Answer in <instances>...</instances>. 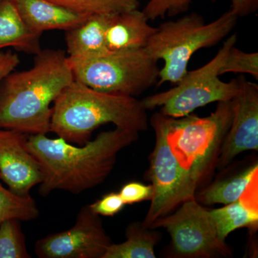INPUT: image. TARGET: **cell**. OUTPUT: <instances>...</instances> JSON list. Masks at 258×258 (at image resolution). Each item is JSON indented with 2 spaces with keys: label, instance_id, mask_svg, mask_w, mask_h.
Returning a JSON list of instances; mask_svg holds the SVG:
<instances>
[{
  "label": "cell",
  "instance_id": "obj_1",
  "mask_svg": "<svg viewBox=\"0 0 258 258\" xmlns=\"http://www.w3.org/2000/svg\"><path fill=\"white\" fill-rule=\"evenodd\" d=\"M139 134L115 127L81 146L46 134L28 136L27 148L38 161L43 175L39 193L45 197L64 190L79 195L102 184L113 171L118 154L137 142Z\"/></svg>",
  "mask_w": 258,
  "mask_h": 258
},
{
  "label": "cell",
  "instance_id": "obj_2",
  "mask_svg": "<svg viewBox=\"0 0 258 258\" xmlns=\"http://www.w3.org/2000/svg\"><path fill=\"white\" fill-rule=\"evenodd\" d=\"M74 81L68 56L45 49L35 55L30 69L10 73L0 84V128L22 133L50 132L54 103Z\"/></svg>",
  "mask_w": 258,
  "mask_h": 258
},
{
  "label": "cell",
  "instance_id": "obj_3",
  "mask_svg": "<svg viewBox=\"0 0 258 258\" xmlns=\"http://www.w3.org/2000/svg\"><path fill=\"white\" fill-rule=\"evenodd\" d=\"M146 132L147 110L136 97L97 91L75 81L64 88L52 106L50 132L69 143L84 145L102 125Z\"/></svg>",
  "mask_w": 258,
  "mask_h": 258
},
{
  "label": "cell",
  "instance_id": "obj_4",
  "mask_svg": "<svg viewBox=\"0 0 258 258\" xmlns=\"http://www.w3.org/2000/svg\"><path fill=\"white\" fill-rule=\"evenodd\" d=\"M238 17L230 10L210 23L197 13L161 23L149 39L145 49L164 66L157 86L176 85L189 72L192 56L202 49L210 48L227 38L235 29Z\"/></svg>",
  "mask_w": 258,
  "mask_h": 258
},
{
  "label": "cell",
  "instance_id": "obj_5",
  "mask_svg": "<svg viewBox=\"0 0 258 258\" xmlns=\"http://www.w3.org/2000/svg\"><path fill=\"white\" fill-rule=\"evenodd\" d=\"M232 115V101L218 102L215 111L205 117L162 114L171 152L198 189L208 182L217 168Z\"/></svg>",
  "mask_w": 258,
  "mask_h": 258
},
{
  "label": "cell",
  "instance_id": "obj_6",
  "mask_svg": "<svg viewBox=\"0 0 258 258\" xmlns=\"http://www.w3.org/2000/svg\"><path fill=\"white\" fill-rule=\"evenodd\" d=\"M237 41V34L229 35L216 55L208 63L189 71L170 89L144 98L142 102L146 109L159 108L161 114L180 118L215 102L232 101L240 88L238 78L229 82L222 81L220 70Z\"/></svg>",
  "mask_w": 258,
  "mask_h": 258
},
{
  "label": "cell",
  "instance_id": "obj_7",
  "mask_svg": "<svg viewBox=\"0 0 258 258\" xmlns=\"http://www.w3.org/2000/svg\"><path fill=\"white\" fill-rule=\"evenodd\" d=\"M69 61L75 81L102 92L137 97L159 81L158 61L145 48Z\"/></svg>",
  "mask_w": 258,
  "mask_h": 258
},
{
  "label": "cell",
  "instance_id": "obj_8",
  "mask_svg": "<svg viewBox=\"0 0 258 258\" xmlns=\"http://www.w3.org/2000/svg\"><path fill=\"white\" fill-rule=\"evenodd\" d=\"M149 124L154 129L156 141L148 173L152 183V195L149 210L142 222L147 228H150L158 219L174 212L184 202L195 198L198 189L171 152L160 112L153 114Z\"/></svg>",
  "mask_w": 258,
  "mask_h": 258
},
{
  "label": "cell",
  "instance_id": "obj_9",
  "mask_svg": "<svg viewBox=\"0 0 258 258\" xmlns=\"http://www.w3.org/2000/svg\"><path fill=\"white\" fill-rule=\"evenodd\" d=\"M163 227L169 232L171 246L179 257L212 258L232 254L227 242L219 238L210 210L191 199L176 211L161 217L150 228Z\"/></svg>",
  "mask_w": 258,
  "mask_h": 258
},
{
  "label": "cell",
  "instance_id": "obj_10",
  "mask_svg": "<svg viewBox=\"0 0 258 258\" xmlns=\"http://www.w3.org/2000/svg\"><path fill=\"white\" fill-rule=\"evenodd\" d=\"M112 243L101 217L86 205L71 228L37 240L35 252L40 258H103Z\"/></svg>",
  "mask_w": 258,
  "mask_h": 258
},
{
  "label": "cell",
  "instance_id": "obj_11",
  "mask_svg": "<svg viewBox=\"0 0 258 258\" xmlns=\"http://www.w3.org/2000/svg\"><path fill=\"white\" fill-rule=\"evenodd\" d=\"M238 79L240 88L232 100L233 115L217 161L219 169L241 153L258 151V85L243 76Z\"/></svg>",
  "mask_w": 258,
  "mask_h": 258
},
{
  "label": "cell",
  "instance_id": "obj_12",
  "mask_svg": "<svg viewBox=\"0 0 258 258\" xmlns=\"http://www.w3.org/2000/svg\"><path fill=\"white\" fill-rule=\"evenodd\" d=\"M28 135L13 129L0 128V179L8 189L20 197L42 182V168L27 148Z\"/></svg>",
  "mask_w": 258,
  "mask_h": 258
},
{
  "label": "cell",
  "instance_id": "obj_13",
  "mask_svg": "<svg viewBox=\"0 0 258 258\" xmlns=\"http://www.w3.org/2000/svg\"><path fill=\"white\" fill-rule=\"evenodd\" d=\"M24 21L37 34L68 30L84 23L89 16L79 14L47 0H13Z\"/></svg>",
  "mask_w": 258,
  "mask_h": 258
},
{
  "label": "cell",
  "instance_id": "obj_14",
  "mask_svg": "<svg viewBox=\"0 0 258 258\" xmlns=\"http://www.w3.org/2000/svg\"><path fill=\"white\" fill-rule=\"evenodd\" d=\"M219 238L226 242L237 229L255 231L258 226V175L254 176L238 200L222 208L210 210Z\"/></svg>",
  "mask_w": 258,
  "mask_h": 258
},
{
  "label": "cell",
  "instance_id": "obj_15",
  "mask_svg": "<svg viewBox=\"0 0 258 258\" xmlns=\"http://www.w3.org/2000/svg\"><path fill=\"white\" fill-rule=\"evenodd\" d=\"M155 30L142 10L114 15L106 32L107 47L109 51L145 48Z\"/></svg>",
  "mask_w": 258,
  "mask_h": 258
},
{
  "label": "cell",
  "instance_id": "obj_16",
  "mask_svg": "<svg viewBox=\"0 0 258 258\" xmlns=\"http://www.w3.org/2000/svg\"><path fill=\"white\" fill-rule=\"evenodd\" d=\"M113 15L90 17L79 26L66 31L69 60H84L109 51L106 45V32Z\"/></svg>",
  "mask_w": 258,
  "mask_h": 258
},
{
  "label": "cell",
  "instance_id": "obj_17",
  "mask_svg": "<svg viewBox=\"0 0 258 258\" xmlns=\"http://www.w3.org/2000/svg\"><path fill=\"white\" fill-rule=\"evenodd\" d=\"M40 37L25 23L13 0L0 3V50L10 47L36 55L42 50Z\"/></svg>",
  "mask_w": 258,
  "mask_h": 258
},
{
  "label": "cell",
  "instance_id": "obj_18",
  "mask_svg": "<svg viewBox=\"0 0 258 258\" xmlns=\"http://www.w3.org/2000/svg\"><path fill=\"white\" fill-rule=\"evenodd\" d=\"M258 175L257 162L246 167L234 175L217 180L197 191L195 199L206 206L222 204L227 205L240 198L254 176Z\"/></svg>",
  "mask_w": 258,
  "mask_h": 258
},
{
  "label": "cell",
  "instance_id": "obj_19",
  "mask_svg": "<svg viewBox=\"0 0 258 258\" xmlns=\"http://www.w3.org/2000/svg\"><path fill=\"white\" fill-rule=\"evenodd\" d=\"M126 240L112 243L103 258H156L155 246L161 240L159 232L147 228L142 222L131 223L125 230Z\"/></svg>",
  "mask_w": 258,
  "mask_h": 258
},
{
  "label": "cell",
  "instance_id": "obj_20",
  "mask_svg": "<svg viewBox=\"0 0 258 258\" xmlns=\"http://www.w3.org/2000/svg\"><path fill=\"white\" fill-rule=\"evenodd\" d=\"M86 16L113 15L139 9V0H47Z\"/></svg>",
  "mask_w": 258,
  "mask_h": 258
},
{
  "label": "cell",
  "instance_id": "obj_21",
  "mask_svg": "<svg viewBox=\"0 0 258 258\" xmlns=\"http://www.w3.org/2000/svg\"><path fill=\"white\" fill-rule=\"evenodd\" d=\"M39 214L36 202L31 196H19L0 183V224L9 219L32 221Z\"/></svg>",
  "mask_w": 258,
  "mask_h": 258
},
{
  "label": "cell",
  "instance_id": "obj_22",
  "mask_svg": "<svg viewBox=\"0 0 258 258\" xmlns=\"http://www.w3.org/2000/svg\"><path fill=\"white\" fill-rule=\"evenodd\" d=\"M21 222L9 219L0 224V258H30Z\"/></svg>",
  "mask_w": 258,
  "mask_h": 258
},
{
  "label": "cell",
  "instance_id": "obj_23",
  "mask_svg": "<svg viewBox=\"0 0 258 258\" xmlns=\"http://www.w3.org/2000/svg\"><path fill=\"white\" fill-rule=\"evenodd\" d=\"M248 74L258 79V52H247L232 47L220 70V75Z\"/></svg>",
  "mask_w": 258,
  "mask_h": 258
},
{
  "label": "cell",
  "instance_id": "obj_24",
  "mask_svg": "<svg viewBox=\"0 0 258 258\" xmlns=\"http://www.w3.org/2000/svg\"><path fill=\"white\" fill-rule=\"evenodd\" d=\"M215 3L217 0H210ZM192 0H149L142 10L149 21L174 18L189 11Z\"/></svg>",
  "mask_w": 258,
  "mask_h": 258
},
{
  "label": "cell",
  "instance_id": "obj_25",
  "mask_svg": "<svg viewBox=\"0 0 258 258\" xmlns=\"http://www.w3.org/2000/svg\"><path fill=\"white\" fill-rule=\"evenodd\" d=\"M99 216L113 217L119 213L125 206L118 192H110L88 205Z\"/></svg>",
  "mask_w": 258,
  "mask_h": 258
},
{
  "label": "cell",
  "instance_id": "obj_26",
  "mask_svg": "<svg viewBox=\"0 0 258 258\" xmlns=\"http://www.w3.org/2000/svg\"><path fill=\"white\" fill-rule=\"evenodd\" d=\"M152 191V184L145 185L137 181H131L123 185L118 193L126 205L150 200Z\"/></svg>",
  "mask_w": 258,
  "mask_h": 258
},
{
  "label": "cell",
  "instance_id": "obj_27",
  "mask_svg": "<svg viewBox=\"0 0 258 258\" xmlns=\"http://www.w3.org/2000/svg\"><path fill=\"white\" fill-rule=\"evenodd\" d=\"M18 54L11 50L0 52V84L7 76L14 71L20 64Z\"/></svg>",
  "mask_w": 258,
  "mask_h": 258
},
{
  "label": "cell",
  "instance_id": "obj_28",
  "mask_svg": "<svg viewBox=\"0 0 258 258\" xmlns=\"http://www.w3.org/2000/svg\"><path fill=\"white\" fill-rule=\"evenodd\" d=\"M230 10L238 18H244L256 13L258 0H230Z\"/></svg>",
  "mask_w": 258,
  "mask_h": 258
},
{
  "label": "cell",
  "instance_id": "obj_29",
  "mask_svg": "<svg viewBox=\"0 0 258 258\" xmlns=\"http://www.w3.org/2000/svg\"><path fill=\"white\" fill-rule=\"evenodd\" d=\"M2 1H4V0H0V3H1Z\"/></svg>",
  "mask_w": 258,
  "mask_h": 258
}]
</instances>
